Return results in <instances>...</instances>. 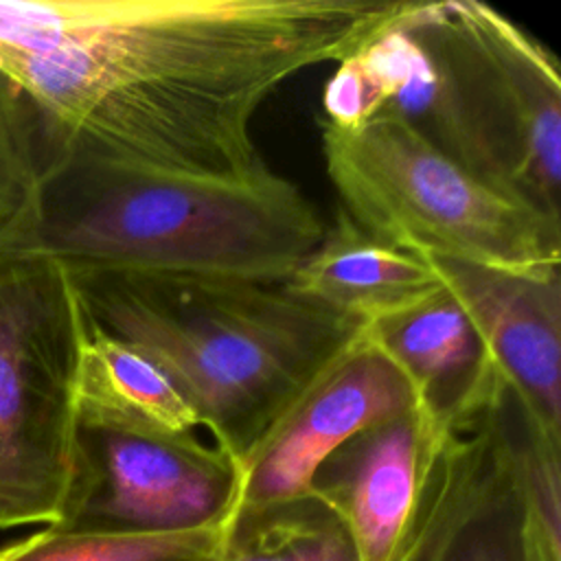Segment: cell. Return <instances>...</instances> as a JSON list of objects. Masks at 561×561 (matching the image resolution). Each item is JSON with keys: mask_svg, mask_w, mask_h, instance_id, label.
I'll use <instances>...</instances> for the list:
<instances>
[{"mask_svg": "<svg viewBox=\"0 0 561 561\" xmlns=\"http://www.w3.org/2000/svg\"><path fill=\"white\" fill-rule=\"evenodd\" d=\"M476 59L486 112L519 197L561 221V70L557 57L491 4L447 0Z\"/></svg>", "mask_w": 561, "mask_h": 561, "instance_id": "ba28073f", "label": "cell"}, {"mask_svg": "<svg viewBox=\"0 0 561 561\" xmlns=\"http://www.w3.org/2000/svg\"><path fill=\"white\" fill-rule=\"evenodd\" d=\"M77 438L75 480L57 528L180 530L245 511V471L213 440L81 425Z\"/></svg>", "mask_w": 561, "mask_h": 561, "instance_id": "8992f818", "label": "cell"}, {"mask_svg": "<svg viewBox=\"0 0 561 561\" xmlns=\"http://www.w3.org/2000/svg\"><path fill=\"white\" fill-rule=\"evenodd\" d=\"M425 408L368 327L261 440L245 465L243 515L311 500L322 462L362 430Z\"/></svg>", "mask_w": 561, "mask_h": 561, "instance_id": "52a82bcc", "label": "cell"}, {"mask_svg": "<svg viewBox=\"0 0 561 561\" xmlns=\"http://www.w3.org/2000/svg\"><path fill=\"white\" fill-rule=\"evenodd\" d=\"M436 423L427 408L401 412L348 438L318 469L311 500L342 524L355 561L401 559Z\"/></svg>", "mask_w": 561, "mask_h": 561, "instance_id": "30bf717a", "label": "cell"}, {"mask_svg": "<svg viewBox=\"0 0 561 561\" xmlns=\"http://www.w3.org/2000/svg\"><path fill=\"white\" fill-rule=\"evenodd\" d=\"M42 171L39 118L0 72V243L28 215Z\"/></svg>", "mask_w": 561, "mask_h": 561, "instance_id": "e0dca14e", "label": "cell"}, {"mask_svg": "<svg viewBox=\"0 0 561 561\" xmlns=\"http://www.w3.org/2000/svg\"><path fill=\"white\" fill-rule=\"evenodd\" d=\"M68 274L88 318L156 362L243 471L261 440L364 329L285 283Z\"/></svg>", "mask_w": 561, "mask_h": 561, "instance_id": "3957f363", "label": "cell"}, {"mask_svg": "<svg viewBox=\"0 0 561 561\" xmlns=\"http://www.w3.org/2000/svg\"><path fill=\"white\" fill-rule=\"evenodd\" d=\"M77 421L81 427L145 436H186L202 427L191 403L156 362L92 320L83 348Z\"/></svg>", "mask_w": 561, "mask_h": 561, "instance_id": "4fadbf2b", "label": "cell"}, {"mask_svg": "<svg viewBox=\"0 0 561 561\" xmlns=\"http://www.w3.org/2000/svg\"><path fill=\"white\" fill-rule=\"evenodd\" d=\"M88 329L64 265L0 250V530L64 517Z\"/></svg>", "mask_w": 561, "mask_h": 561, "instance_id": "5b68a950", "label": "cell"}, {"mask_svg": "<svg viewBox=\"0 0 561 561\" xmlns=\"http://www.w3.org/2000/svg\"><path fill=\"white\" fill-rule=\"evenodd\" d=\"M368 331L438 421L478 399L493 375L473 324L443 285L412 309L368 324Z\"/></svg>", "mask_w": 561, "mask_h": 561, "instance_id": "7c38bea8", "label": "cell"}, {"mask_svg": "<svg viewBox=\"0 0 561 561\" xmlns=\"http://www.w3.org/2000/svg\"><path fill=\"white\" fill-rule=\"evenodd\" d=\"M285 285L364 327L408 311L440 289L430 261L375 239L340 206L320 243Z\"/></svg>", "mask_w": 561, "mask_h": 561, "instance_id": "8fae6325", "label": "cell"}, {"mask_svg": "<svg viewBox=\"0 0 561 561\" xmlns=\"http://www.w3.org/2000/svg\"><path fill=\"white\" fill-rule=\"evenodd\" d=\"M243 508L180 530H75L44 526L0 546V561H219Z\"/></svg>", "mask_w": 561, "mask_h": 561, "instance_id": "5bb4252c", "label": "cell"}, {"mask_svg": "<svg viewBox=\"0 0 561 561\" xmlns=\"http://www.w3.org/2000/svg\"><path fill=\"white\" fill-rule=\"evenodd\" d=\"M327 221L272 167L245 178L136 169L42 147L33 206L0 250L68 272H147L285 283Z\"/></svg>", "mask_w": 561, "mask_h": 561, "instance_id": "7a4b0ae2", "label": "cell"}, {"mask_svg": "<svg viewBox=\"0 0 561 561\" xmlns=\"http://www.w3.org/2000/svg\"><path fill=\"white\" fill-rule=\"evenodd\" d=\"M430 265L473 324L489 366L539 425L561 434V272Z\"/></svg>", "mask_w": 561, "mask_h": 561, "instance_id": "9c48e42d", "label": "cell"}, {"mask_svg": "<svg viewBox=\"0 0 561 561\" xmlns=\"http://www.w3.org/2000/svg\"><path fill=\"white\" fill-rule=\"evenodd\" d=\"M410 0H0V72L42 147L202 178L270 169L252 121Z\"/></svg>", "mask_w": 561, "mask_h": 561, "instance_id": "6da1fadb", "label": "cell"}, {"mask_svg": "<svg viewBox=\"0 0 561 561\" xmlns=\"http://www.w3.org/2000/svg\"><path fill=\"white\" fill-rule=\"evenodd\" d=\"M340 208L375 239L425 261L517 274L561 272V221L460 167L403 118L355 129L320 121Z\"/></svg>", "mask_w": 561, "mask_h": 561, "instance_id": "277c9868", "label": "cell"}, {"mask_svg": "<svg viewBox=\"0 0 561 561\" xmlns=\"http://www.w3.org/2000/svg\"><path fill=\"white\" fill-rule=\"evenodd\" d=\"M219 561H355V557L335 515L316 500H307L243 515Z\"/></svg>", "mask_w": 561, "mask_h": 561, "instance_id": "2e32d148", "label": "cell"}, {"mask_svg": "<svg viewBox=\"0 0 561 561\" xmlns=\"http://www.w3.org/2000/svg\"><path fill=\"white\" fill-rule=\"evenodd\" d=\"M517 460L497 443H478L469 465L465 522L443 561H522L517 550Z\"/></svg>", "mask_w": 561, "mask_h": 561, "instance_id": "9a60e30c", "label": "cell"}]
</instances>
